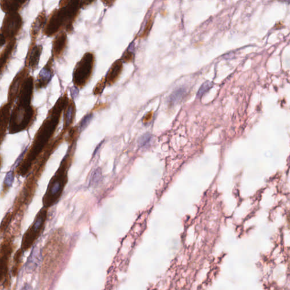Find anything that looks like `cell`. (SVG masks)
<instances>
[{
    "label": "cell",
    "mask_w": 290,
    "mask_h": 290,
    "mask_svg": "<svg viewBox=\"0 0 290 290\" xmlns=\"http://www.w3.org/2000/svg\"><path fill=\"white\" fill-rule=\"evenodd\" d=\"M30 75V69L28 68L24 67L23 69L17 73L10 84L8 94V103L13 106L16 101L18 98V94L24 83V81Z\"/></svg>",
    "instance_id": "8fae6325"
},
{
    "label": "cell",
    "mask_w": 290,
    "mask_h": 290,
    "mask_svg": "<svg viewBox=\"0 0 290 290\" xmlns=\"http://www.w3.org/2000/svg\"><path fill=\"white\" fill-rule=\"evenodd\" d=\"M102 2H103L104 4L107 6H111L114 4L115 1H102Z\"/></svg>",
    "instance_id": "836d02e7"
},
{
    "label": "cell",
    "mask_w": 290,
    "mask_h": 290,
    "mask_svg": "<svg viewBox=\"0 0 290 290\" xmlns=\"http://www.w3.org/2000/svg\"><path fill=\"white\" fill-rule=\"evenodd\" d=\"M94 1H69L63 0L60 1L59 8L55 9L49 17L43 30V34L48 37H52L59 33L66 30L71 33L73 24L80 15L81 9Z\"/></svg>",
    "instance_id": "277c9868"
},
{
    "label": "cell",
    "mask_w": 290,
    "mask_h": 290,
    "mask_svg": "<svg viewBox=\"0 0 290 290\" xmlns=\"http://www.w3.org/2000/svg\"><path fill=\"white\" fill-rule=\"evenodd\" d=\"M64 138V136L60 134L57 138L53 139L27 175L28 176L24 182L21 189L14 201L12 211H10L13 221H15L19 214L25 213L27 207L32 203L35 194L37 183L45 169L48 160L54 150L57 148L58 146L62 142Z\"/></svg>",
    "instance_id": "7a4b0ae2"
},
{
    "label": "cell",
    "mask_w": 290,
    "mask_h": 290,
    "mask_svg": "<svg viewBox=\"0 0 290 290\" xmlns=\"http://www.w3.org/2000/svg\"><path fill=\"white\" fill-rule=\"evenodd\" d=\"M92 117H93V114H92V113L85 116L83 119V120L80 122L79 127H78L79 132L84 130V129L87 127L88 124H89Z\"/></svg>",
    "instance_id": "484cf974"
},
{
    "label": "cell",
    "mask_w": 290,
    "mask_h": 290,
    "mask_svg": "<svg viewBox=\"0 0 290 290\" xmlns=\"http://www.w3.org/2000/svg\"><path fill=\"white\" fill-rule=\"evenodd\" d=\"M108 104L107 103H98L95 105V106L93 107V110H92V112L98 111L101 110H103V109L106 108L107 107Z\"/></svg>",
    "instance_id": "f1b7e54d"
},
{
    "label": "cell",
    "mask_w": 290,
    "mask_h": 290,
    "mask_svg": "<svg viewBox=\"0 0 290 290\" xmlns=\"http://www.w3.org/2000/svg\"><path fill=\"white\" fill-rule=\"evenodd\" d=\"M73 156V149L67 153L60 164L59 169L51 179L46 192L43 197V207L49 209L55 205L62 195L68 182V170Z\"/></svg>",
    "instance_id": "5b68a950"
},
{
    "label": "cell",
    "mask_w": 290,
    "mask_h": 290,
    "mask_svg": "<svg viewBox=\"0 0 290 290\" xmlns=\"http://www.w3.org/2000/svg\"><path fill=\"white\" fill-rule=\"evenodd\" d=\"M76 107L72 99L68 100L64 110L63 131L68 132L73 125L76 117Z\"/></svg>",
    "instance_id": "e0dca14e"
},
{
    "label": "cell",
    "mask_w": 290,
    "mask_h": 290,
    "mask_svg": "<svg viewBox=\"0 0 290 290\" xmlns=\"http://www.w3.org/2000/svg\"><path fill=\"white\" fill-rule=\"evenodd\" d=\"M35 80L29 75L20 88L15 106L11 111L8 131L10 135L28 130L35 122L37 110L32 104Z\"/></svg>",
    "instance_id": "3957f363"
},
{
    "label": "cell",
    "mask_w": 290,
    "mask_h": 290,
    "mask_svg": "<svg viewBox=\"0 0 290 290\" xmlns=\"http://www.w3.org/2000/svg\"><path fill=\"white\" fill-rule=\"evenodd\" d=\"M212 84L208 81L206 82V83H204L203 85V86L200 88L199 92H198L197 97L199 98L202 97L204 94L206 93V92L212 87Z\"/></svg>",
    "instance_id": "4316f807"
},
{
    "label": "cell",
    "mask_w": 290,
    "mask_h": 290,
    "mask_svg": "<svg viewBox=\"0 0 290 290\" xmlns=\"http://www.w3.org/2000/svg\"><path fill=\"white\" fill-rule=\"evenodd\" d=\"M13 219L12 213L10 211H9L5 215L4 218H3L1 224H0V232L1 233H4L8 229L10 225L13 223Z\"/></svg>",
    "instance_id": "7402d4cb"
},
{
    "label": "cell",
    "mask_w": 290,
    "mask_h": 290,
    "mask_svg": "<svg viewBox=\"0 0 290 290\" xmlns=\"http://www.w3.org/2000/svg\"><path fill=\"white\" fill-rule=\"evenodd\" d=\"M47 21L46 13L45 10L39 13L36 19L32 25L30 29V36L32 38L31 44H36L37 37L41 32V30L44 28Z\"/></svg>",
    "instance_id": "2e32d148"
},
{
    "label": "cell",
    "mask_w": 290,
    "mask_h": 290,
    "mask_svg": "<svg viewBox=\"0 0 290 290\" xmlns=\"http://www.w3.org/2000/svg\"><path fill=\"white\" fill-rule=\"evenodd\" d=\"M134 53L131 51L127 50L122 55L121 60L125 63H130L134 60Z\"/></svg>",
    "instance_id": "83f0119b"
},
{
    "label": "cell",
    "mask_w": 290,
    "mask_h": 290,
    "mask_svg": "<svg viewBox=\"0 0 290 290\" xmlns=\"http://www.w3.org/2000/svg\"><path fill=\"white\" fill-rule=\"evenodd\" d=\"M154 19V17L153 15H151L146 22L144 31H143L141 35L139 36V39H144L148 36L153 25Z\"/></svg>",
    "instance_id": "603a6c76"
},
{
    "label": "cell",
    "mask_w": 290,
    "mask_h": 290,
    "mask_svg": "<svg viewBox=\"0 0 290 290\" xmlns=\"http://www.w3.org/2000/svg\"><path fill=\"white\" fill-rule=\"evenodd\" d=\"M17 39L10 41L6 44L4 49L0 53V76L8 65L16 47Z\"/></svg>",
    "instance_id": "d6986e66"
},
{
    "label": "cell",
    "mask_w": 290,
    "mask_h": 290,
    "mask_svg": "<svg viewBox=\"0 0 290 290\" xmlns=\"http://www.w3.org/2000/svg\"><path fill=\"white\" fill-rule=\"evenodd\" d=\"M184 90L183 88H180L179 90H176L174 93L171 95L170 97V103L171 104H174L176 102L180 100L184 95Z\"/></svg>",
    "instance_id": "d4e9b609"
},
{
    "label": "cell",
    "mask_w": 290,
    "mask_h": 290,
    "mask_svg": "<svg viewBox=\"0 0 290 290\" xmlns=\"http://www.w3.org/2000/svg\"><path fill=\"white\" fill-rule=\"evenodd\" d=\"M12 105L7 102L0 107V145L4 140L8 131Z\"/></svg>",
    "instance_id": "5bb4252c"
},
{
    "label": "cell",
    "mask_w": 290,
    "mask_h": 290,
    "mask_svg": "<svg viewBox=\"0 0 290 290\" xmlns=\"http://www.w3.org/2000/svg\"><path fill=\"white\" fill-rule=\"evenodd\" d=\"M23 251L22 249L20 248L19 250L17 251L15 256V261L16 264H19L20 258L22 257Z\"/></svg>",
    "instance_id": "f546056e"
},
{
    "label": "cell",
    "mask_w": 290,
    "mask_h": 290,
    "mask_svg": "<svg viewBox=\"0 0 290 290\" xmlns=\"http://www.w3.org/2000/svg\"><path fill=\"white\" fill-rule=\"evenodd\" d=\"M53 59L51 56L45 66L40 70L35 83L37 91L46 88L49 84L54 75L53 69Z\"/></svg>",
    "instance_id": "7c38bea8"
},
{
    "label": "cell",
    "mask_w": 290,
    "mask_h": 290,
    "mask_svg": "<svg viewBox=\"0 0 290 290\" xmlns=\"http://www.w3.org/2000/svg\"><path fill=\"white\" fill-rule=\"evenodd\" d=\"M20 290H33V288L32 286L27 283V284L24 285Z\"/></svg>",
    "instance_id": "d6a6232c"
},
{
    "label": "cell",
    "mask_w": 290,
    "mask_h": 290,
    "mask_svg": "<svg viewBox=\"0 0 290 290\" xmlns=\"http://www.w3.org/2000/svg\"><path fill=\"white\" fill-rule=\"evenodd\" d=\"M68 100L69 98L66 91L49 111L47 118L36 133L32 145L16 167L15 171L16 175L23 177L28 175L37 160L53 141L52 138L60 123Z\"/></svg>",
    "instance_id": "6da1fadb"
},
{
    "label": "cell",
    "mask_w": 290,
    "mask_h": 290,
    "mask_svg": "<svg viewBox=\"0 0 290 290\" xmlns=\"http://www.w3.org/2000/svg\"><path fill=\"white\" fill-rule=\"evenodd\" d=\"M41 255L42 254H40L39 249L34 248L27 260L26 269L27 272L32 273L35 270L39 265Z\"/></svg>",
    "instance_id": "44dd1931"
},
{
    "label": "cell",
    "mask_w": 290,
    "mask_h": 290,
    "mask_svg": "<svg viewBox=\"0 0 290 290\" xmlns=\"http://www.w3.org/2000/svg\"><path fill=\"white\" fill-rule=\"evenodd\" d=\"M27 1H0V8L5 14L10 13H18Z\"/></svg>",
    "instance_id": "ffe728a7"
},
{
    "label": "cell",
    "mask_w": 290,
    "mask_h": 290,
    "mask_svg": "<svg viewBox=\"0 0 290 290\" xmlns=\"http://www.w3.org/2000/svg\"><path fill=\"white\" fill-rule=\"evenodd\" d=\"M95 64L93 52H87L77 63L73 73V83L78 88H84L89 82L93 75Z\"/></svg>",
    "instance_id": "8992f818"
},
{
    "label": "cell",
    "mask_w": 290,
    "mask_h": 290,
    "mask_svg": "<svg viewBox=\"0 0 290 290\" xmlns=\"http://www.w3.org/2000/svg\"><path fill=\"white\" fill-rule=\"evenodd\" d=\"M61 232L56 231L48 240L43 251L42 270L44 273L49 272L57 260L60 254L61 244Z\"/></svg>",
    "instance_id": "ba28073f"
},
{
    "label": "cell",
    "mask_w": 290,
    "mask_h": 290,
    "mask_svg": "<svg viewBox=\"0 0 290 290\" xmlns=\"http://www.w3.org/2000/svg\"><path fill=\"white\" fill-rule=\"evenodd\" d=\"M43 51L42 45L30 44L25 61V67L33 71L38 68L41 54Z\"/></svg>",
    "instance_id": "4fadbf2b"
},
{
    "label": "cell",
    "mask_w": 290,
    "mask_h": 290,
    "mask_svg": "<svg viewBox=\"0 0 290 290\" xmlns=\"http://www.w3.org/2000/svg\"><path fill=\"white\" fill-rule=\"evenodd\" d=\"M122 69H123V63L121 59L117 60L112 64L106 77H105L107 86H112L117 83L121 76Z\"/></svg>",
    "instance_id": "ac0fdd59"
},
{
    "label": "cell",
    "mask_w": 290,
    "mask_h": 290,
    "mask_svg": "<svg viewBox=\"0 0 290 290\" xmlns=\"http://www.w3.org/2000/svg\"><path fill=\"white\" fill-rule=\"evenodd\" d=\"M153 111L149 112L145 116V117L144 118V119H143V122H144V123H145V124L148 123V122H149L150 120H152V118H153Z\"/></svg>",
    "instance_id": "4dcf8cb0"
},
{
    "label": "cell",
    "mask_w": 290,
    "mask_h": 290,
    "mask_svg": "<svg viewBox=\"0 0 290 290\" xmlns=\"http://www.w3.org/2000/svg\"><path fill=\"white\" fill-rule=\"evenodd\" d=\"M5 232V237L0 246V282L8 275L10 257L13 250L14 231L8 228Z\"/></svg>",
    "instance_id": "30bf717a"
},
{
    "label": "cell",
    "mask_w": 290,
    "mask_h": 290,
    "mask_svg": "<svg viewBox=\"0 0 290 290\" xmlns=\"http://www.w3.org/2000/svg\"><path fill=\"white\" fill-rule=\"evenodd\" d=\"M105 86H106V83H105V79L104 77L95 85L93 89V94L94 95L97 96V95H100L103 93Z\"/></svg>",
    "instance_id": "cb8c5ba5"
},
{
    "label": "cell",
    "mask_w": 290,
    "mask_h": 290,
    "mask_svg": "<svg viewBox=\"0 0 290 290\" xmlns=\"http://www.w3.org/2000/svg\"><path fill=\"white\" fill-rule=\"evenodd\" d=\"M6 43H7L5 37L3 36V34L1 32V30H0V47H2V46H4Z\"/></svg>",
    "instance_id": "1f68e13d"
},
{
    "label": "cell",
    "mask_w": 290,
    "mask_h": 290,
    "mask_svg": "<svg viewBox=\"0 0 290 290\" xmlns=\"http://www.w3.org/2000/svg\"><path fill=\"white\" fill-rule=\"evenodd\" d=\"M23 26V19L19 13L6 14L3 18L1 32L8 43L18 35Z\"/></svg>",
    "instance_id": "9c48e42d"
},
{
    "label": "cell",
    "mask_w": 290,
    "mask_h": 290,
    "mask_svg": "<svg viewBox=\"0 0 290 290\" xmlns=\"http://www.w3.org/2000/svg\"><path fill=\"white\" fill-rule=\"evenodd\" d=\"M48 210L49 209L47 208L43 207L37 212L33 223L24 234L21 244V249L23 252L32 248L42 234L46 226Z\"/></svg>",
    "instance_id": "52a82bcc"
},
{
    "label": "cell",
    "mask_w": 290,
    "mask_h": 290,
    "mask_svg": "<svg viewBox=\"0 0 290 290\" xmlns=\"http://www.w3.org/2000/svg\"><path fill=\"white\" fill-rule=\"evenodd\" d=\"M68 44V37L66 32L57 34L52 41V57L53 60H58L63 55Z\"/></svg>",
    "instance_id": "9a60e30c"
},
{
    "label": "cell",
    "mask_w": 290,
    "mask_h": 290,
    "mask_svg": "<svg viewBox=\"0 0 290 290\" xmlns=\"http://www.w3.org/2000/svg\"><path fill=\"white\" fill-rule=\"evenodd\" d=\"M2 159L1 155H0V169L1 168L2 166Z\"/></svg>",
    "instance_id": "e575fe53"
}]
</instances>
